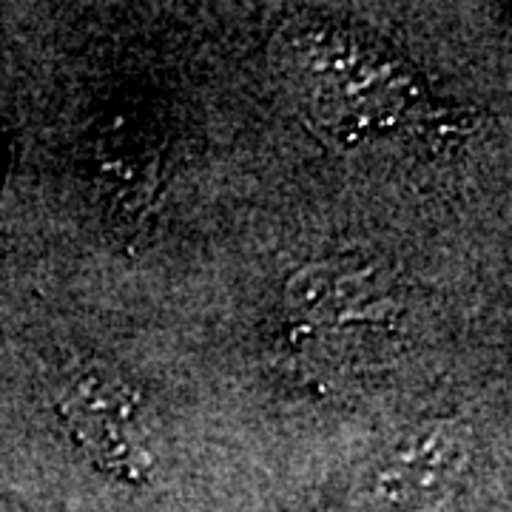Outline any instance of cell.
<instances>
[{
    "mask_svg": "<svg viewBox=\"0 0 512 512\" xmlns=\"http://www.w3.org/2000/svg\"><path fill=\"white\" fill-rule=\"evenodd\" d=\"M282 60L308 117L339 140L384 134L413 100V80L402 63L348 32H299Z\"/></svg>",
    "mask_w": 512,
    "mask_h": 512,
    "instance_id": "obj_1",
    "label": "cell"
},
{
    "mask_svg": "<svg viewBox=\"0 0 512 512\" xmlns=\"http://www.w3.org/2000/svg\"><path fill=\"white\" fill-rule=\"evenodd\" d=\"M470 458V436L458 421H427L393 441L365 481L370 512H421L458 484Z\"/></svg>",
    "mask_w": 512,
    "mask_h": 512,
    "instance_id": "obj_3",
    "label": "cell"
},
{
    "mask_svg": "<svg viewBox=\"0 0 512 512\" xmlns=\"http://www.w3.org/2000/svg\"><path fill=\"white\" fill-rule=\"evenodd\" d=\"M60 416L72 439L100 470L140 481L151 470L140 436V393L103 365H86L66 379L60 393Z\"/></svg>",
    "mask_w": 512,
    "mask_h": 512,
    "instance_id": "obj_2",
    "label": "cell"
}]
</instances>
